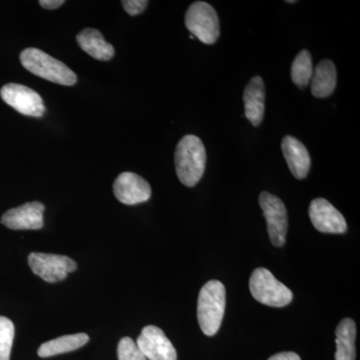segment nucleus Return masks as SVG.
<instances>
[{"instance_id":"nucleus-1","label":"nucleus","mask_w":360,"mask_h":360,"mask_svg":"<svg viewBox=\"0 0 360 360\" xmlns=\"http://www.w3.org/2000/svg\"><path fill=\"white\" fill-rule=\"evenodd\" d=\"M175 169L182 184L193 187L205 174L206 151L196 135L188 134L180 139L175 150Z\"/></svg>"},{"instance_id":"nucleus-2","label":"nucleus","mask_w":360,"mask_h":360,"mask_svg":"<svg viewBox=\"0 0 360 360\" xmlns=\"http://www.w3.org/2000/svg\"><path fill=\"white\" fill-rule=\"evenodd\" d=\"M226 303L224 284L210 281L201 288L198 295V319L202 333L207 336L217 335L221 326Z\"/></svg>"},{"instance_id":"nucleus-3","label":"nucleus","mask_w":360,"mask_h":360,"mask_svg":"<svg viewBox=\"0 0 360 360\" xmlns=\"http://www.w3.org/2000/svg\"><path fill=\"white\" fill-rule=\"evenodd\" d=\"M20 63L32 75L53 84L72 86L77 82V75L68 66L39 49H25L20 53Z\"/></svg>"},{"instance_id":"nucleus-4","label":"nucleus","mask_w":360,"mask_h":360,"mask_svg":"<svg viewBox=\"0 0 360 360\" xmlns=\"http://www.w3.org/2000/svg\"><path fill=\"white\" fill-rule=\"evenodd\" d=\"M251 295L262 304L272 307H284L292 302V291L277 281L269 269H257L250 281Z\"/></svg>"},{"instance_id":"nucleus-5","label":"nucleus","mask_w":360,"mask_h":360,"mask_svg":"<svg viewBox=\"0 0 360 360\" xmlns=\"http://www.w3.org/2000/svg\"><path fill=\"white\" fill-rule=\"evenodd\" d=\"M186 26L191 34L200 39L202 44H213L219 39V15L207 2H193L188 7L186 13Z\"/></svg>"},{"instance_id":"nucleus-6","label":"nucleus","mask_w":360,"mask_h":360,"mask_svg":"<svg viewBox=\"0 0 360 360\" xmlns=\"http://www.w3.org/2000/svg\"><path fill=\"white\" fill-rule=\"evenodd\" d=\"M28 264L33 274L49 283L65 281L68 274L77 269V262L72 258L51 253H30Z\"/></svg>"},{"instance_id":"nucleus-7","label":"nucleus","mask_w":360,"mask_h":360,"mask_svg":"<svg viewBox=\"0 0 360 360\" xmlns=\"http://www.w3.org/2000/svg\"><path fill=\"white\" fill-rule=\"evenodd\" d=\"M259 205L266 219L270 241L274 246L284 245L288 229V212L281 198L264 191L259 195Z\"/></svg>"},{"instance_id":"nucleus-8","label":"nucleus","mask_w":360,"mask_h":360,"mask_svg":"<svg viewBox=\"0 0 360 360\" xmlns=\"http://www.w3.org/2000/svg\"><path fill=\"white\" fill-rule=\"evenodd\" d=\"M4 103L18 112L32 117H41L45 113L44 99L34 90L18 84L4 85L0 90Z\"/></svg>"},{"instance_id":"nucleus-9","label":"nucleus","mask_w":360,"mask_h":360,"mask_svg":"<svg viewBox=\"0 0 360 360\" xmlns=\"http://www.w3.org/2000/svg\"><path fill=\"white\" fill-rule=\"evenodd\" d=\"M45 206L39 201L25 203L7 210L1 217V224L13 231H39L44 227Z\"/></svg>"},{"instance_id":"nucleus-10","label":"nucleus","mask_w":360,"mask_h":360,"mask_svg":"<svg viewBox=\"0 0 360 360\" xmlns=\"http://www.w3.org/2000/svg\"><path fill=\"white\" fill-rule=\"evenodd\" d=\"M139 349L148 360H176V350L160 328L146 326L136 341Z\"/></svg>"},{"instance_id":"nucleus-11","label":"nucleus","mask_w":360,"mask_h":360,"mask_svg":"<svg viewBox=\"0 0 360 360\" xmlns=\"http://www.w3.org/2000/svg\"><path fill=\"white\" fill-rule=\"evenodd\" d=\"M113 193L118 201L127 205L146 202L151 196V187L143 177L134 172H122L113 184Z\"/></svg>"},{"instance_id":"nucleus-12","label":"nucleus","mask_w":360,"mask_h":360,"mask_svg":"<svg viewBox=\"0 0 360 360\" xmlns=\"http://www.w3.org/2000/svg\"><path fill=\"white\" fill-rule=\"evenodd\" d=\"M309 217L317 231L323 233H345L347 224L345 217L324 198H315L309 206Z\"/></svg>"},{"instance_id":"nucleus-13","label":"nucleus","mask_w":360,"mask_h":360,"mask_svg":"<svg viewBox=\"0 0 360 360\" xmlns=\"http://www.w3.org/2000/svg\"><path fill=\"white\" fill-rule=\"evenodd\" d=\"M281 149L293 176L297 179H305L309 174L311 160L304 144L295 137L286 135L281 142Z\"/></svg>"},{"instance_id":"nucleus-14","label":"nucleus","mask_w":360,"mask_h":360,"mask_svg":"<svg viewBox=\"0 0 360 360\" xmlns=\"http://www.w3.org/2000/svg\"><path fill=\"white\" fill-rule=\"evenodd\" d=\"M245 116L253 127H259L265 110V86L260 77L251 78L243 92Z\"/></svg>"},{"instance_id":"nucleus-15","label":"nucleus","mask_w":360,"mask_h":360,"mask_svg":"<svg viewBox=\"0 0 360 360\" xmlns=\"http://www.w3.org/2000/svg\"><path fill=\"white\" fill-rule=\"evenodd\" d=\"M77 41L82 51L97 60L108 61L115 56V47L104 39L99 30L85 28L78 33Z\"/></svg>"},{"instance_id":"nucleus-16","label":"nucleus","mask_w":360,"mask_h":360,"mask_svg":"<svg viewBox=\"0 0 360 360\" xmlns=\"http://www.w3.org/2000/svg\"><path fill=\"white\" fill-rule=\"evenodd\" d=\"M338 73L335 63L324 59L314 68L311 80V92L317 98H326L335 91Z\"/></svg>"},{"instance_id":"nucleus-17","label":"nucleus","mask_w":360,"mask_h":360,"mask_svg":"<svg viewBox=\"0 0 360 360\" xmlns=\"http://www.w3.org/2000/svg\"><path fill=\"white\" fill-rule=\"evenodd\" d=\"M335 360H355V338L356 326L352 319H345L340 322L335 330Z\"/></svg>"},{"instance_id":"nucleus-18","label":"nucleus","mask_w":360,"mask_h":360,"mask_svg":"<svg viewBox=\"0 0 360 360\" xmlns=\"http://www.w3.org/2000/svg\"><path fill=\"white\" fill-rule=\"evenodd\" d=\"M89 340V336L86 333L60 336V338H56V340L44 343L39 348L37 354H39V356L45 359V357L75 352L78 348L86 345Z\"/></svg>"},{"instance_id":"nucleus-19","label":"nucleus","mask_w":360,"mask_h":360,"mask_svg":"<svg viewBox=\"0 0 360 360\" xmlns=\"http://www.w3.org/2000/svg\"><path fill=\"white\" fill-rule=\"evenodd\" d=\"M314 75L311 56L309 51H302L296 56L291 65V79L296 86L305 89Z\"/></svg>"},{"instance_id":"nucleus-20","label":"nucleus","mask_w":360,"mask_h":360,"mask_svg":"<svg viewBox=\"0 0 360 360\" xmlns=\"http://www.w3.org/2000/svg\"><path fill=\"white\" fill-rule=\"evenodd\" d=\"M13 340V322L6 316H0V360L11 359Z\"/></svg>"},{"instance_id":"nucleus-21","label":"nucleus","mask_w":360,"mask_h":360,"mask_svg":"<svg viewBox=\"0 0 360 360\" xmlns=\"http://www.w3.org/2000/svg\"><path fill=\"white\" fill-rule=\"evenodd\" d=\"M117 355L120 360H148L139 349L137 343L130 338H123L120 341Z\"/></svg>"},{"instance_id":"nucleus-22","label":"nucleus","mask_w":360,"mask_h":360,"mask_svg":"<svg viewBox=\"0 0 360 360\" xmlns=\"http://www.w3.org/2000/svg\"><path fill=\"white\" fill-rule=\"evenodd\" d=\"M122 4L123 8L129 15L135 16L146 11L148 1L146 0H123Z\"/></svg>"},{"instance_id":"nucleus-23","label":"nucleus","mask_w":360,"mask_h":360,"mask_svg":"<svg viewBox=\"0 0 360 360\" xmlns=\"http://www.w3.org/2000/svg\"><path fill=\"white\" fill-rule=\"evenodd\" d=\"M269 360H302V359L295 352H286L274 355Z\"/></svg>"},{"instance_id":"nucleus-24","label":"nucleus","mask_w":360,"mask_h":360,"mask_svg":"<svg viewBox=\"0 0 360 360\" xmlns=\"http://www.w3.org/2000/svg\"><path fill=\"white\" fill-rule=\"evenodd\" d=\"M39 4L45 9L53 11V9L58 8V7L65 4V1L63 0H40Z\"/></svg>"},{"instance_id":"nucleus-25","label":"nucleus","mask_w":360,"mask_h":360,"mask_svg":"<svg viewBox=\"0 0 360 360\" xmlns=\"http://www.w3.org/2000/svg\"><path fill=\"white\" fill-rule=\"evenodd\" d=\"M286 4H295L296 1L295 0H292V1H285Z\"/></svg>"},{"instance_id":"nucleus-26","label":"nucleus","mask_w":360,"mask_h":360,"mask_svg":"<svg viewBox=\"0 0 360 360\" xmlns=\"http://www.w3.org/2000/svg\"><path fill=\"white\" fill-rule=\"evenodd\" d=\"M191 37V39H194V37L193 34H191V37Z\"/></svg>"}]
</instances>
